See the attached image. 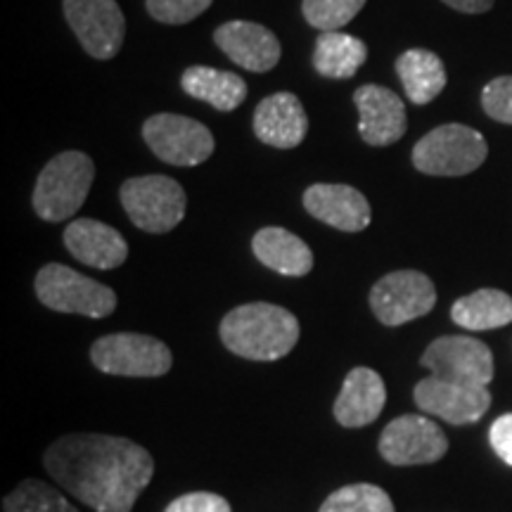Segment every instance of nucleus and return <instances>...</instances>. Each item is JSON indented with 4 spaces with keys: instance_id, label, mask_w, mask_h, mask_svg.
I'll return each mask as SVG.
<instances>
[{
    "instance_id": "obj_1",
    "label": "nucleus",
    "mask_w": 512,
    "mask_h": 512,
    "mask_svg": "<svg viewBox=\"0 0 512 512\" xmlns=\"http://www.w3.org/2000/svg\"><path fill=\"white\" fill-rule=\"evenodd\" d=\"M48 475L95 512H131L152 482L155 460L136 441L112 434H67L43 456Z\"/></svg>"
},
{
    "instance_id": "obj_2",
    "label": "nucleus",
    "mask_w": 512,
    "mask_h": 512,
    "mask_svg": "<svg viewBox=\"0 0 512 512\" xmlns=\"http://www.w3.org/2000/svg\"><path fill=\"white\" fill-rule=\"evenodd\" d=\"M221 339L247 361H278L297 347L299 320L278 304H242L221 320Z\"/></svg>"
},
{
    "instance_id": "obj_3",
    "label": "nucleus",
    "mask_w": 512,
    "mask_h": 512,
    "mask_svg": "<svg viewBox=\"0 0 512 512\" xmlns=\"http://www.w3.org/2000/svg\"><path fill=\"white\" fill-rule=\"evenodd\" d=\"M95 178V164L79 150L55 155L43 166L34 188V211L38 219L60 223L72 219L86 202Z\"/></svg>"
},
{
    "instance_id": "obj_4",
    "label": "nucleus",
    "mask_w": 512,
    "mask_h": 512,
    "mask_svg": "<svg viewBox=\"0 0 512 512\" xmlns=\"http://www.w3.org/2000/svg\"><path fill=\"white\" fill-rule=\"evenodd\" d=\"M489 157V145L465 124L437 126L413 147V166L427 176H467Z\"/></svg>"
},
{
    "instance_id": "obj_5",
    "label": "nucleus",
    "mask_w": 512,
    "mask_h": 512,
    "mask_svg": "<svg viewBox=\"0 0 512 512\" xmlns=\"http://www.w3.org/2000/svg\"><path fill=\"white\" fill-rule=\"evenodd\" d=\"M119 200L133 226L157 235L174 230L188 207L181 183L169 176L128 178L119 188Z\"/></svg>"
},
{
    "instance_id": "obj_6",
    "label": "nucleus",
    "mask_w": 512,
    "mask_h": 512,
    "mask_svg": "<svg viewBox=\"0 0 512 512\" xmlns=\"http://www.w3.org/2000/svg\"><path fill=\"white\" fill-rule=\"evenodd\" d=\"M34 287L38 302L60 313L107 318L117 309V292L112 287L86 278V275L62 264L43 266L36 275Z\"/></svg>"
},
{
    "instance_id": "obj_7",
    "label": "nucleus",
    "mask_w": 512,
    "mask_h": 512,
    "mask_svg": "<svg viewBox=\"0 0 512 512\" xmlns=\"http://www.w3.org/2000/svg\"><path fill=\"white\" fill-rule=\"evenodd\" d=\"M93 366L107 375L162 377L174 366V356L162 339L138 332L105 335L91 347Z\"/></svg>"
},
{
    "instance_id": "obj_8",
    "label": "nucleus",
    "mask_w": 512,
    "mask_h": 512,
    "mask_svg": "<svg viewBox=\"0 0 512 512\" xmlns=\"http://www.w3.org/2000/svg\"><path fill=\"white\" fill-rule=\"evenodd\" d=\"M143 138L155 157L171 166H200L214 155V136L200 121L183 114H155L143 124Z\"/></svg>"
},
{
    "instance_id": "obj_9",
    "label": "nucleus",
    "mask_w": 512,
    "mask_h": 512,
    "mask_svg": "<svg viewBox=\"0 0 512 512\" xmlns=\"http://www.w3.org/2000/svg\"><path fill=\"white\" fill-rule=\"evenodd\" d=\"M434 304H437V290L432 280L420 271L387 273L370 290V309L389 328L427 316Z\"/></svg>"
},
{
    "instance_id": "obj_10",
    "label": "nucleus",
    "mask_w": 512,
    "mask_h": 512,
    "mask_svg": "<svg viewBox=\"0 0 512 512\" xmlns=\"http://www.w3.org/2000/svg\"><path fill=\"white\" fill-rule=\"evenodd\" d=\"M62 10L86 55L95 60H112L119 55L126 19L117 0H62Z\"/></svg>"
},
{
    "instance_id": "obj_11",
    "label": "nucleus",
    "mask_w": 512,
    "mask_h": 512,
    "mask_svg": "<svg viewBox=\"0 0 512 512\" xmlns=\"http://www.w3.org/2000/svg\"><path fill=\"white\" fill-rule=\"evenodd\" d=\"M430 375L448 382L489 387L494 380V354L475 337L448 335L434 339L420 358Z\"/></svg>"
},
{
    "instance_id": "obj_12",
    "label": "nucleus",
    "mask_w": 512,
    "mask_h": 512,
    "mask_svg": "<svg viewBox=\"0 0 512 512\" xmlns=\"http://www.w3.org/2000/svg\"><path fill=\"white\" fill-rule=\"evenodd\" d=\"M446 451L444 430L427 415H401L384 427L380 437V456L399 467L437 463Z\"/></svg>"
},
{
    "instance_id": "obj_13",
    "label": "nucleus",
    "mask_w": 512,
    "mask_h": 512,
    "mask_svg": "<svg viewBox=\"0 0 512 512\" xmlns=\"http://www.w3.org/2000/svg\"><path fill=\"white\" fill-rule=\"evenodd\" d=\"M413 399L422 413L446 420L448 425L477 422L491 406L489 387L448 382L434 375L415 384Z\"/></svg>"
},
{
    "instance_id": "obj_14",
    "label": "nucleus",
    "mask_w": 512,
    "mask_h": 512,
    "mask_svg": "<svg viewBox=\"0 0 512 512\" xmlns=\"http://www.w3.org/2000/svg\"><path fill=\"white\" fill-rule=\"evenodd\" d=\"M354 105L358 110V133L370 147L399 143L408 131L406 105L389 88L368 83L356 88Z\"/></svg>"
},
{
    "instance_id": "obj_15",
    "label": "nucleus",
    "mask_w": 512,
    "mask_h": 512,
    "mask_svg": "<svg viewBox=\"0 0 512 512\" xmlns=\"http://www.w3.org/2000/svg\"><path fill=\"white\" fill-rule=\"evenodd\" d=\"M304 209L313 219L344 233H361L373 221V209L361 190L339 183H316L304 192Z\"/></svg>"
},
{
    "instance_id": "obj_16",
    "label": "nucleus",
    "mask_w": 512,
    "mask_h": 512,
    "mask_svg": "<svg viewBox=\"0 0 512 512\" xmlns=\"http://www.w3.org/2000/svg\"><path fill=\"white\" fill-rule=\"evenodd\" d=\"M214 43L228 55V60L254 74L271 72L283 55L278 36L271 29L256 22H245V19L221 24L214 31Z\"/></svg>"
},
{
    "instance_id": "obj_17",
    "label": "nucleus",
    "mask_w": 512,
    "mask_h": 512,
    "mask_svg": "<svg viewBox=\"0 0 512 512\" xmlns=\"http://www.w3.org/2000/svg\"><path fill=\"white\" fill-rule=\"evenodd\" d=\"M254 133L264 145L292 150L302 145L309 133V117L302 100L294 93H273L256 105Z\"/></svg>"
},
{
    "instance_id": "obj_18",
    "label": "nucleus",
    "mask_w": 512,
    "mask_h": 512,
    "mask_svg": "<svg viewBox=\"0 0 512 512\" xmlns=\"http://www.w3.org/2000/svg\"><path fill=\"white\" fill-rule=\"evenodd\" d=\"M64 247L81 264L112 271L128 259L124 235L95 219H76L64 228Z\"/></svg>"
},
{
    "instance_id": "obj_19",
    "label": "nucleus",
    "mask_w": 512,
    "mask_h": 512,
    "mask_svg": "<svg viewBox=\"0 0 512 512\" xmlns=\"http://www.w3.org/2000/svg\"><path fill=\"white\" fill-rule=\"evenodd\" d=\"M387 403V387L373 368H354L335 401V418L342 427H366L380 418Z\"/></svg>"
},
{
    "instance_id": "obj_20",
    "label": "nucleus",
    "mask_w": 512,
    "mask_h": 512,
    "mask_svg": "<svg viewBox=\"0 0 512 512\" xmlns=\"http://www.w3.org/2000/svg\"><path fill=\"white\" fill-rule=\"evenodd\" d=\"M254 256L271 271L287 275V278H302L313 268V252L299 235L280 226L261 228L252 240Z\"/></svg>"
},
{
    "instance_id": "obj_21",
    "label": "nucleus",
    "mask_w": 512,
    "mask_h": 512,
    "mask_svg": "<svg viewBox=\"0 0 512 512\" xmlns=\"http://www.w3.org/2000/svg\"><path fill=\"white\" fill-rule=\"evenodd\" d=\"M396 74L403 83L408 100L413 105H430L439 98L448 83L444 62L437 53L425 48H413L396 57Z\"/></svg>"
},
{
    "instance_id": "obj_22",
    "label": "nucleus",
    "mask_w": 512,
    "mask_h": 512,
    "mask_svg": "<svg viewBox=\"0 0 512 512\" xmlns=\"http://www.w3.org/2000/svg\"><path fill=\"white\" fill-rule=\"evenodd\" d=\"M183 91L190 98L207 102L219 112H233L247 98V83L242 76L233 72H223L214 67H188L181 76Z\"/></svg>"
},
{
    "instance_id": "obj_23",
    "label": "nucleus",
    "mask_w": 512,
    "mask_h": 512,
    "mask_svg": "<svg viewBox=\"0 0 512 512\" xmlns=\"http://www.w3.org/2000/svg\"><path fill=\"white\" fill-rule=\"evenodd\" d=\"M366 60V43L342 31H325L313 46V69L325 79H351Z\"/></svg>"
},
{
    "instance_id": "obj_24",
    "label": "nucleus",
    "mask_w": 512,
    "mask_h": 512,
    "mask_svg": "<svg viewBox=\"0 0 512 512\" xmlns=\"http://www.w3.org/2000/svg\"><path fill=\"white\" fill-rule=\"evenodd\" d=\"M453 323L465 330H496L512 323V297L503 290H477L458 299L451 309Z\"/></svg>"
},
{
    "instance_id": "obj_25",
    "label": "nucleus",
    "mask_w": 512,
    "mask_h": 512,
    "mask_svg": "<svg viewBox=\"0 0 512 512\" xmlns=\"http://www.w3.org/2000/svg\"><path fill=\"white\" fill-rule=\"evenodd\" d=\"M5 512H79L60 491L41 479H27L3 501Z\"/></svg>"
},
{
    "instance_id": "obj_26",
    "label": "nucleus",
    "mask_w": 512,
    "mask_h": 512,
    "mask_svg": "<svg viewBox=\"0 0 512 512\" xmlns=\"http://www.w3.org/2000/svg\"><path fill=\"white\" fill-rule=\"evenodd\" d=\"M318 512H394V503L380 486L349 484L325 498Z\"/></svg>"
},
{
    "instance_id": "obj_27",
    "label": "nucleus",
    "mask_w": 512,
    "mask_h": 512,
    "mask_svg": "<svg viewBox=\"0 0 512 512\" xmlns=\"http://www.w3.org/2000/svg\"><path fill=\"white\" fill-rule=\"evenodd\" d=\"M366 0H304V19L320 34L339 31L363 10Z\"/></svg>"
},
{
    "instance_id": "obj_28",
    "label": "nucleus",
    "mask_w": 512,
    "mask_h": 512,
    "mask_svg": "<svg viewBox=\"0 0 512 512\" xmlns=\"http://www.w3.org/2000/svg\"><path fill=\"white\" fill-rule=\"evenodd\" d=\"M214 0H145L147 12L162 24H188L211 8Z\"/></svg>"
},
{
    "instance_id": "obj_29",
    "label": "nucleus",
    "mask_w": 512,
    "mask_h": 512,
    "mask_svg": "<svg viewBox=\"0 0 512 512\" xmlns=\"http://www.w3.org/2000/svg\"><path fill=\"white\" fill-rule=\"evenodd\" d=\"M482 107L494 121L512 126V76H498L482 91Z\"/></svg>"
},
{
    "instance_id": "obj_30",
    "label": "nucleus",
    "mask_w": 512,
    "mask_h": 512,
    "mask_svg": "<svg viewBox=\"0 0 512 512\" xmlns=\"http://www.w3.org/2000/svg\"><path fill=\"white\" fill-rule=\"evenodd\" d=\"M164 512H230V503L219 494L195 491V494H185L171 501Z\"/></svg>"
},
{
    "instance_id": "obj_31",
    "label": "nucleus",
    "mask_w": 512,
    "mask_h": 512,
    "mask_svg": "<svg viewBox=\"0 0 512 512\" xmlns=\"http://www.w3.org/2000/svg\"><path fill=\"white\" fill-rule=\"evenodd\" d=\"M491 448L496 451V456L503 460L505 465L512 467V413H505L501 418H496L494 425L489 430Z\"/></svg>"
},
{
    "instance_id": "obj_32",
    "label": "nucleus",
    "mask_w": 512,
    "mask_h": 512,
    "mask_svg": "<svg viewBox=\"0 0 512 512\" xmlns=\"http://www.w3.org/2000/svg\"><path fill=\"white\" fill-rule=\"evenodd\" d=\"M441 3L458 12H465V15H482V12L494 8L496 0H441Z\"/></svg>"
}]
</instances>
